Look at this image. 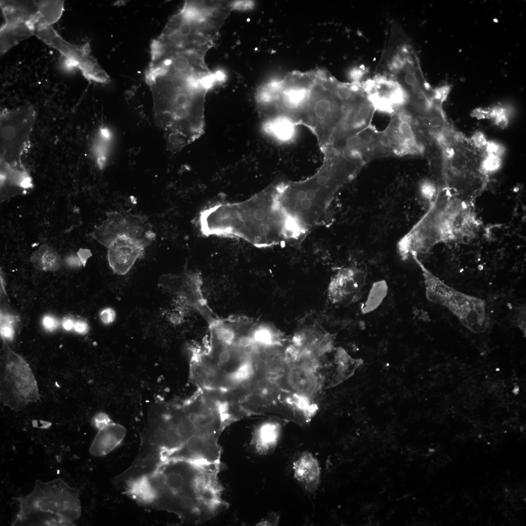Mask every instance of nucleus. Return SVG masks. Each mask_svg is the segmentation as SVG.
Here are the masks:
<instances>
[{
    "instance_id": "f257e3e1",
    "label": "nucleus",
    "mask_w": 526,
    "mask_h": 526,
    "mask_svg": "<svg viewBox=\"0 0 526 526\" xmlns=\"http://www.w3.org/2000/svg\"><path fill=\"white\" fill-rule=\"evenodd\" d=\"M155 78L159 81L150 83L157 123L175 149L195 141L205 130L206 95L225 81V75L205 67L186 73L167 71Z\"/></svg>"
},
{
    "instance_id": "f03ea898",
    "label": "nucleus",
    "mask_w": 526,
    "mask_h": 526,
    "mask_svg": "<svg viewBox=\"0 0 526 526\" xmlns=\"http://www.w3.org/2000/svg\"><path fill=\"white\" fill-rule=\"evenodd\" d=\"M322 165L317 172L301 182H281L279 199L287 217L308 231L328 208L336 193L363 166L331 146L321 149Z\"/></svg>"
},
{
    "instance_id": "7ed1b4c3",
    "label": "nucleus",
    "mask_w": 526,
    "mask_h": 526,
    "mask_svg": "<svg viewBox=\"0 0 526 526\" xmlns=\"http://www.w3.org/2000/svg\"><path fill=\"white\" fill-rule=\"evenodd\" d=\"M206 229L210 235L242 238L258 247L285 241V222L272 185L241 202L209 207Z\"/></svg>"
},
{
    "instance_id": "20e7f679",
    "label": "nucleus",
    "mask_w": 526,
    "mask_h": 526,
    "mask_svg": "<svg viewBox=\"0 0 526 526\" xmlns=\"http://www.w3.org/2000/svg\"><path fill=\"white\" fill-rule=\"evenodd\" d=\"M221 463L180 460L165 475L169 508L194 524L209 520L229 507L219 474Z\"/></svg>"
},
{
    "instance_id": "39448f33",
    "label": "nucleus",
    "mask_w": 526,
    "mask_h": 526,
    "mask_svg": "<svg viewBox=\"0 0 526 526\" xmlns=\"http://www.w3.org/2000/svg\"><path fill=\"white\" fill-rule=\"evenodd\" d=\"M476 225L470 204L442 188L425 214L398 241V253L403 260L418 257L439 243L469 237Z\"/></svg>"
},
{
    "instance_id": "423d86ee",
    "label": "nucleus",
    "mask_w": 526,
    "mask_h": 526,
    "mask_svg": "<svg viewBox=\"0 0 526 526\" xmlns=\"http://www.w3.org/2000/svg\"><path fill=\"white\" fill-rule=\"evenodd\" d=\"M90 235L107 248L109 264L118 275L128 273L156 237L146 216L124 210L108 212Z\"/></svg>"
},
{
    "instance_id": "0eeeda50",
    "label": "nucleus",
    "mask_w": 526,
    "mask_h": 526,
    "mask_svg": "<svg viewBox=\"0 0 526 526\" xmlns=\"http://www.w3.org/2000/svg\"><path fill=\"white\" fill-rule=\"evenodd\" d=\"M79 494L60 478L46 482L37 480L30 493L14 498L19 510L12 525L75 526L81 512Z\"/></svg>"
},
{
    "instance_id": "6e6552de",
    "label": "nucleus",
    "mask_w": 526,
    "mask_h": 526,
    "mask_svg": "<svg viewBox=\"0 0 526 526\" xmlns=\"http://www.w3.org/2000/svg\"><path fill=\"white\" fill-rule=\"evenodd\" d=\"M228 17L217 0L187 1L169 21L164 36L169 49L207 53Z\"/></svg>"
},
{
    "instance_id": "1a4fd4ad",
    "label": "nucleus",
    "mask_w": 526,
    "mask_h": 526,
    "mask_svg": "<svg viewBox=\"0 0 526 526\" xmlns=\"http://www.w3.org/2000/svg\"><path fill=\"white\" fill-rule=\"evenodd\" d=\"M313 74L308 101L298 125L309 129L322 149L329 145L343 116L344 107L331 87L330 75L322 69L313 70Z\"/></svg>"
},
{
    "instance_id": "9d476101",
    "label": "nucleus",
    "mask_w": 526,
    "mask_h": 526,
    "mask_svg": "<svg viewBox=\"0 0 526 526\" xmlns=\"http://www.w3.org/2000/svg\"><path fill=\"white\" fill-rule=\"evenodd\" d=\"M383 62L389 76L402 88L407 97L406 104L415 107L427 105L432 98V90L425 80L413 48L399 31L391 34Z\"/></svg>"
},
{
    "instance_id": "9b49d317",
    "label": "nucleus",
    "mask_w": 526,
    "mask_h": 526,
    "mask_svg": "<svg viewBox=\"0 0 526 526\" xmlns=\"http://www.w3.org/2000/svg\"><path fill=\"white\" fill-rule=\"evenodd\" d=\"M36 118L30 105L0 114V170L1 178H17L28 175L21 158L27 148Z\"/></svg>"
},
{
    "instance_id": "f8f14e48",
    "label": "nucleus",
    "mask_w": 526,
    "mask_h": 526,
    "mask_svg": "<svg viewBox=\"0 0 526 526\" xmlns=\"http://www.w3.org/2000/svg\"><path fill=\"white\" fill-rule=\"evenodd\" d=\"M411 258L422 271L426 298L447 308L470 331L481 332L486 322L485 301L449 286L428 269L416 256Z\"/></svg>"
},
{
    "instance_id": "ddd939ff",
    "label": "nucleus",
    "mask_w": 526,
    "mask_h": 526,
    "mask_svg": "<svg viewBox=\"0 0 526 526\" xmlns=\"http://www.w3.org/2000/svg\"><path fill=\"white\" fill-rule=\"evenodd\" d=\"M3 339L1 398L5 405L19 411L30 402L39 399L34 375L28 364L9 347Z\"/></svg>"
},
{
    "instance_id": "4468645a",
    "label": "nucleus",
    "mask_w": 526,
    "mask_h": 526,
    "mask_svg": "<svg viewBox=\"0 0 526 526\" xmlns=\"http://www.w3.org/2000/svg\"><path fill=\"white\" fill-rule=\"evenodd\" d=\"M34 35L58 50L65 57L64 64L67 68H78L89 80L102 83L108 81L107 75L90 55L88 43L81 46L71 44L59 36L51 25L37 29Z\"/></svg>"
},
{
    "instance_id": "2eb2a0df",
    "label": "nucleus",
    "mask_w": 526,
    "mask_h": 526,
    "mask_svg": "<svg viewBox=\"0 0 526 526\" xmlns=\"http://www.w3.org/2000/svg\"><path fill=\"white\" fill-rule=\"evenodd\" d=\"M361 85L376 110L393 114L407 102L402 88L388 75H379Z\"/></svg>"
},
{
    "instance_id": "dca6fc26",
    "label": "nucleus",
    "mask_w": 526,
    "mask_h": 526,
    "mask_svg": "<svg viewBox=\"0 0 526 526\" xmlns=\"http://www.w3.org/2000/svg\"><path fill=\"white\" fill-rule=\"evenodd\" d=\"M375 111L367 96L344 107L343 116L334 132L329 146L336 144L369 126Z\"/></svg>"
},
{
    "instance_id": "f3484780",
    "label": "nucleus",
    "mask_w": 526,
    "mask_h": 526,
    "mask_svg": "<svg viewBox=\"0 0 526 526\" xmlns=\"http://www.w3.org/2000/svg\"><path fill=\"white\" fill-rule=\"evenodd\" d=\"M367 274L355 266L338 270L331 278L328 287L327 296L334 304L353 300L359 295L365 285Z\"/></svg>"
},
{
    "instance_id": "a211bd4d",
    "label": "nucleus",
    "mask_w": 526,
    "mask_h": 526,
    "mask_svg": "<svg viewBox=\"0 0 526 526\" xmlns=\"http://www.w3.org/2000/svg\"><path fill=\"white\" fill-rule=\"evenodd\" d=\"M331 335L316 326L303 328L297 332L292 339V345L300 356L318 359L333 349Z\"/></svg>"
},
{
    "instance_id": "6ab92c4d",
    "label": "nucleus",
    "mask_w": 526,
    "mask_h": 526,
    "mask_svg": "<svg viewBox=\"0 0 526 526\" xmlns=\"http://www.w3.org/2000/svg\"><path fill=\"white\" fill-rule=\"evenodd\" d=\"M6 24L25 23L34 31L38 26L40 0H0Z\"/></svg>"
},
{
    "instance_id": "aec40b11",
    "label": "nucleus",
    "mask_w": 526,
    "mask_h": 526,
    "mask_svg": "<svg viewBox=\"0 0 526 526\" xmlns=\"http://www.w3.org/2000/svg\"><path fill=\"white\" fill-rule=\"evenodd\" d=\"M296 480L307 492L314 493L318 489L321 477V468L318 460L307 451L302 452L293 463Z\"/></svg>"
},
{
    "instance_id": "412c9836",
    "label": "nucleus",
    "mask_w": 526,
    "mask_h": 526,
    "mask_svg": "<svg viewBox=\"0 0 526 526\" xmlns=\"http://www.w3.org/2000/svg\"><path fill=\"white\" fill-rule=\"evenodd\" d=\"M126 432L124 426L112 421L98 429L89 448L90 453L95 457L109 454L122 443Z\"/></svg>"
},
{
    "instance_id": "4be33fe9",
    "label": "nucleus",
    "mask_w": 526,
    "mask_h": 526,
    "mask_svg": "<svg viewBox=\"0 0 526 526\" xmlns=\"http://www.w3.org/2000/svg\"><path fill=\"white\" fill-rule=\"evenodd\" d=\"M296 125L288 118L276 116L263 120L262 128L264 132L281 142H289L296 134Z\"/></svg>"
},
{
    "instance_id": "5701e85b",
    "label": "nucleus",
    "mask_w": 526,
    "mask_h": 526,
    "mask_svg": "<svg viewBox=\"0 0 526 526\" xmlns=\"http://www.w3.org/2000/svg\"><path fill=\"white\" fill-rule=\"evenodd\" d=\"M35 31L27 24H3L0 30V54L3 55L21 41L34 35Z\"/></svg>"
},
{
    "instance_id": "b1692460",
    "label": "nucleus",
    "mask_w": 526,
    "mask_h": 526,
    "mask_svg": "<svg viewBox=\"0 0 526 526\" xmlns=\"http://www.w3.org/2000/svg\"><path fill=\"white\" fill-rule=\"evenodd\" d=\"M30 260L35 268L42 271H56L61 264L58 253L47 244H42L35 250Z\"/></svg>"
},
{
    "instance_id": "393cba45",
    "label": "nucleus",
    "mask_w": 526,
    "mask_h": 526,
    "mask_svg": "<svg viewBox=\"0 0 526 526\" xmlns=\"http://www.w3.org/2000/svg\"><path fill=\"white\" fill-rule=\"evenodd\" d=\"M281 426L275 422H266L259 427L256 434L258 450L266 452L275 448L279 439Z\"/></svg>"
},
{
    "instance_id": "a878e982",
    "label": "nucleus",
    "mask_w": 526,
    "mask_h": 526,
    "mask_svg": "<svg viewBox=\"0 0 526 526\" xmlns=\"http://www.w3.org/2000/svg\"><path fill=\"white\" fill-rule=\"evenodd\" d=\"M388 285L384 280L373 282L369 289L366 299L362 305V314H367L374 312L382 303L388 293Z\"/></svg>"
},
{
    "instance_id": "bb28decb",
    "label": "nucleus",
    "mask_w": 526,
    "mask_h": 526,
    "mask_svg": "<svg viewBox=\"0 0 526 526\" xmlns=\"http://www.w3.org/2000/svg\"><path fill=\"white\" fill-rule=\"evenodd\" d=\"M129 492L134 498L145 502L154 499L156 493L147 477H141L132 482L129 487Z\"/></svg>"
},
{
    "instance_id": "cd10ccee",
    "label": "nucleus",
    "mask_w": 526,
    "mask_h": 526,
    "mask_svg": "<svg viewBox=\"0 0 526 526\" xmlns=\"http://www.w3.org/2000/svg\"><path fill=\"white\" fill-rule=\"evenodd\" d=\"M98 135L94 147V152L99 166L103 168L107 157V154L111 135L108 129L104 128L100 130Z\"/></svg>"
},
{
    "instance_id": "c85d7f7f",
    "label": "nucleus",
    "mask_w": 526,
    "mask_h": 526,
    "mask_svg": "<svg viewBox=\"0 0 526 526\" xmlns=\"http://www.w3.org/2000/svg\"><path fill=\"white\" fill-rule=\"evenodd\" d=\"M501 164L502 157L484 153L481 163V171L488 178L490 175L496 172L500 168Z\"/></svg>"
},
{
    "instance_id": "c756f323",
    "label": "nucleus",
    "mask_w": 526,
    "mask_h": 526,
    "mask_svg": "<svg viewBox=\"0 0 526 526\" xmlns=\"http://www.w3.org/2000/svg\"><path fill=\"white\" fill-rule=\"evenodd\" d=\"M470 139L476 149L484 153L488 141L483 132L480 131L475 132Z\"/></svg>"
},
{
    "instance_id": "7c9ffc66",
    "label": "nucleus",
    "mask_w": 526,
    "mask_h": 526,
    "mask_svg": "<svg viewBox=\"0 0 526 526\" xmlns=\"http://www.w3.org/2000/svg\"><path fill=\"white\" fill-rule=\"evenodd\" d=\"M504 152L505 149L501 144L494 141H488L484 153L502 157Z\"/></svg>"
},
{
    "instance_id": "2f4dec72",
    "label": "nucleus",
    "mask_w": 526,
    "mask_h": 526,
    "mask_svg": "<svg viewBox=\"0 0 526 526\" xmlns=\"http://www.w3.org/2000/svg\"><path fill=\"white\" fill-rule=\"evenodd\" d=\"M112 421L109 416L104 413H97L94 418V423L98 429L104 427Z\"/></svg>"
},
{
    "instance_id": "473e14b6",
    "label": "nucleus",
    "mask_w": 526,
    "mask_h": 526,
    "mask_svg": "<svg viewBox=\"0 0 526 526\" xmlns=\"http://www.w3.org/2000/svg\"><path fill=\"white\" fill-rule=\"evenodd\" d=\"M100 318L102 322L106 324L113 322L115 318V312L111 308H106L100 313Z\"/></svg>"
},
{
    "instance_id": "72a5a7b5",
    "label": "nucleus",
    "mask_w": 526,
    "mask_h": 526,
    "mask_svg": "<svg viewBox=\"0 0 526 526\" xmlns=\"http://www.w3.org/2000/svg\"><path fill=\"white\" fill-rule=\"evenodd\" d=\"M42 324L45 329L49 331H52L57 328L58 322L54 317L46 316L43 319Z\"/></svg>"
},
{
    "instance_id": "f704fd0d",
    "label": "nucleus",
    "mask_w": 526,
    "mask_h": 526,
    "mask_svg": "<svg viewBox=\"0 0 526 526\" xmlns=\"http://www.w3.org/2000/svg\"><path fill=\"white\" fill-rule=\"evenodd\" d=\"M74 328L77 333L82 334L87 333L89 329L88 323L84 320L76 321V322L75 323Z\"/></svg>"
},
{
    "instance_id": "c9c22d12",
    "label": "nucleus",
    "mask_w": 526,
    "mask_h": 526,
    "mask_svg": "<svg viewBox=\"0 0 526 526\" xmlns=\"http://www.w3.org/2000/svg\"><path fill=\"white\" fill-rule=\"evenodd\" d=\"M1 334L5 338H11L13 336L14 331L9 325H5L1 328Z\"/></svg>"
},
{
    "instance_id": "e433bc0d",
    "label": "nucleus",
    "mask_w": 526,
    "mask_h": 526,
    "mask_svg": "<svg viewBox=\"0 0 526 526\" xmlns=\"http://www.w3.org/2000/svg\"><path fill=\"white\" fill-rule=\"evenodd\" d=\"M62 325L65 329L70 330L74 327L75 322L71 319H65L62 321Z\"/></svg>"
},
{
    "instance_id": "4c0bfd02",
    "label": "nucleus",
    "mask_w": 526,
    "mask_h": 526,
    "mask_svg": "<svg viewBox=\"0 0 526 526\" xmlns=\"http://www.w3.org/2000/svg\"><path fill=\"white\" fill-rule=\"evenodd\" d=\"M1 187H2V188H3L4 187L1 186ZM29 187H30V185H29V186H28L27 187H26V188H22V189H26V188H29ZM5 189H6V188H6V187H5ZM9 189H11V188H9ZM18 189V190H20V189Z\"/></svg>"
}]
</instances>
